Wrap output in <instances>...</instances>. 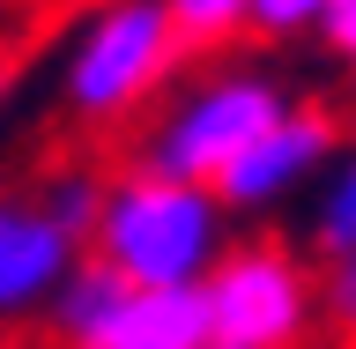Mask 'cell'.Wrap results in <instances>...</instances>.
I'll list each match as a JSON object with an SVG mask.
<instances>
[{
	"label": "cell",
	"instance_id": "obj_1",
	"mask_svg": "<svg viewBox=\"0 0 356 349\" xmlns=\"http://www.w3.org/2000/svg\"><path fill=\"white\" fill-rule=\"evenodd\" d=\"M186 67L193 60L156 0H89L52 52V111L89 149H127Z\"/></svg>",
	"mask_w": 356,
	"mask_h": 349
},
{
	"label": "cell",
	"instance_id": "obj_2",
	"mask_svg": "<svg viewBox=\"0 0 356 349\" xmlns=\"http://www.w3.org/2000/svg\"><path fill=\"white\" fill-rule=\"evenodd\" d=\"M230 238H238V223L216 201V186L149 171L134 156L104 164L97 216H89V261L111 267L119 283H134V290H200Z\"/></svg>",
	"mask_w": 356,
	"mask_h": 349
},
{
	"label": "cell",
	"instance_id": "obj_3",
	"mask_svg": "<svg viewBox=\"0 0 356 349\" xmlns=\"http://www.w3.org/2000/svg\"><path fill=\"white\" fill-rule=\"evenodd\" d=\"M297 82H289L275 60H252V52H216V60H193L163 89V104L134 127V141L119 156L149 164V171H171V178H193V186H216L238 149L252 134L289 111Z\"/></svg>",
	"mask_w": 356,
	"mask_h": 349
},
{
	"label": "cell",
	"instance_id": "obj_4",
	"mask_svg": "<svg viewBox=\"0 0 356 349\" xmlns=\"http://www.w3.org/2000/svg\"><path fill=\"white\" fill-rule=\"evenodd\" d=\"M104 164L67 156L38 178H0V327H38L52 290L82 267Z\"/></svg>",
	"mask_w": 356,
	"mask_h": 349
},
{
	"label": "cell",
	"instance_id": "obj_5",
	"mask_svg": "<svg viewBox=\"0 0 356 349\" xmlns=\"http://www.w3.org/2000/svg\"><path fill=\"white\" fill-rule=\"evenodd\" d=\"M208 349H319V267L289 231H238L200 283Z\"/></svg>",
	"mask_w": 356,
	"mask_h": 349
},
{
	"label": "cell",
	"instance_id": "obj_6",
	"mask_svg": "<svg viewBox=\"0 0 356 349\" xmlns=\"http://www.w3.org/2000/svg\"><path fill=\"white\" fill-rule=\"evenodd\" d=\"M44 349H208L200 290H134L82 253V267L38 312Z\"/></svg>",
	"mask_w": 356,
	"mask_h": 349
},
{
	"label": "cell",
	"instance_id": "obj_7",
	"mask_svg": "<svg viewBox=\"0 0 356 349\" xmlns=\"http://www.w3.org/2000/svg\"><path fill=\"white\" fill-rule=\"evenodd\" d=\"M349 127L356 119L334 104V97L297 89L289 111H275L238 149V164L216 178V201L230 208V223H267V216H282V208H297V201L312 194V178L327 171V156L341 149Z\"/></svg>",
	"mask_w": 356,
	"mask_h": 349
},
{
	"label": "cell",
	"instance_id": "obj_8",
	"mask_svg": "<svg viewBox=\"0 0 356 349\" xmlns=\"http://www.w3.org/2000/svg\"><path fill=\"white\" fill-rule=\"evenodd\" d=\"M289 245H297L312 267L349 261V253H356V127L341 134V149L327 156V171L312 178V194L297 201V231H289Z\"/></svg>",
	"mask_w": 356,
	"mask_h": 349
},
{
	"label": "cell",
	"instance_id": "obj_9",
	"mask_svg": "<svg viewBox=\"0 0 356 349\" xmlns=\"http://www.w3.org/2000/svg\"><path fill=\"white\" fill-rule=\"evenodd\" d=\"M156 8L178 30L186 60H216V52H238L252 38V0H156Z\"/></svg>",
	"mask_w": 356,
	"mask_h": 349
},
{
	"label": "cell",
	"instance_id": "obj_10",
	"mask_svg": "<svg viewBox=\"0 0 356 349\" xmlns=\"http://www.w3.org/2000/svg\"><path fill=\"white\" fill-rule=\"evenodd\" d=\"M319 349H356V253L319 267Z\"/></svg>",
	"mask_w": 356,
	"mask_h": 349
},
{
	"label": "cell",
	"instance_id": "obj_11",
	"mask_svg": "<svg viewBox=\"0 0 356 349\" xmlns=\"http://www.w3.org/2000/svg\"><path fill=\"white\" fill-rule=\"evenodd\" d=\"M327 0H252V38L260 45H297L319 30Z\"/></svg>",
	"mask_w": 356,
	"mask_h": 349
},
{
	"label": "cell",
	"instance_id": "obj_12",
	"mask_svg": "<svg viewBox=\"0 0 356 349\" xmlns=\"http://www.w3.org/2000/svg\"><path fill=\"white\" fill-rule=\"evenodd\" d=\"M319 52H327V67L341 75V89L356 97V0H327V15H319Z\"/></svg>",
	"mask_w": 356,
	"mask_h": 349
},
{
	"label": "cell",
	"instance_id": "obj_13",
	"mask_svg": "<svg viewBox=\"0 0 356 349\" xmlns=\"http://www.w3.org/2000/svg\"><path fill=\"white\" fill-rule=\"evenodd\" d=\"M0 349H8V342H0Z\"/></svg>",
	"mask_w": 356,
	"mask_h": 349
}]
</instances>
